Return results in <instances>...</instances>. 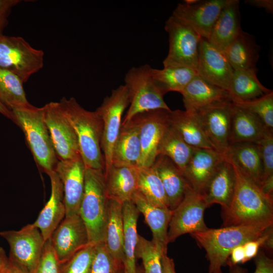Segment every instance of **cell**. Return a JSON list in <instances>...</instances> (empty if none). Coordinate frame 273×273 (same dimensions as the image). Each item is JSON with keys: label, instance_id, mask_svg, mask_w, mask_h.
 Returning <instances> with one entry per match:
<instances>
[{"label": "cell", "instance_id": "cell-50", "mask_svg": "<svg viewBox=\"0 0 273 273\" xmlns=\"http://www.w3.org/2000/svg\"><path fill=\"white\" fill-rule=\"evenodd\" d=\"M161 264L162 273H176L173 260L169 257L167 255V253L162 254Z\"/></svg>", "mask_w": 273, "mask_h": 273}, {"label": "cell", "instance_id": "cell-13", "mask_svg": "<svg viewBox=\"0 0 273 273\" xmlns=\"http://www.w3.org/2000/svg\"><path fill=\"white\" fill-rule=\"evenodd\" d=\"M227 0H187L179 3L172 16L208 39L212 28Z\"/></svg>", "mask_w": 273, "mask_h": 273}, {"label": "cell", "instance_id": "cell-34", "mask_svg": "<svg viewBox=\"0 0 273 273\" xmlns=\"http://www.w3.org/2000/svg\"><path fill=\"white\" fill-rule=\"evenodd\" d=\"M257 71L234 70L228 89L232 102L252 100L272 90L260 82L256 75Z\"/></svg>", "mask_w": 273, "mask_h": 273}, {"label": "cell", "instance_id": "cell-35", "mask_svg": "<svg viewBox=\"0 0 273 273\" xmlns=\"http://www.w3.org/2000/svg\"><path fill=\"white\" fill-rule=\"evenodd\" d=\"M197 75L196 70L179 66L163 67L162 69H151V76L156 86L165 95L169 92L180 93Z\"/></svg>", "mask_w": 273, "mask_h": 273}, {"label": "cell", "instance_id": "cell-10", "mask_svg": "<svg viewBox=\"0 0 273 273\" xmlns=\"http://www.w3.org/2000/svg\"><path fill=\"white\" fill-rule=\"evenodd\" d=\"M0 236L9 245V261L28 273H34L45 243L40 231L31 223L18 231L1 232Z\"/></svg>", "mask_w": 273, "mask_h": 273}, {"label": "cell", "instance_id": "cell-6", "mask_svg": "<svg viewBox=\"0 0 273 273\" xmlns=\"http://www.w3.org/2000/svg\"><path fill=\"white\" fill-rule=\"evenodd\" d=\"M148 64L131 68L125 74L124 84L129 96V108L121 125L140 113L156 110H171L164 101V94L155 84Z\"/></svg>", "mask_w": 273, "mask_h": 273}, {"label": "cell", "instance_id": "cell-42", "mask_svg": "<svg viewBox=\"0 0 273 273\" xmlns=\"http://www.w3.org/2000/svg\"><path fill=\"white\" fill-rule=\"evenodd\" d=\"M121 268L112 257L104 242L96 245L89 273H118Z\"/></svg>", "mask_w": 273, "mask_h": 273}, {"label": "cell", "instance_id": "cell-29", "mask_svg": "<svg viewBox=\"0 0 273 273\" xmlns=\"http://www.w3.org/2000/svg\"><path fill=\"white\" fill-rule=\"evenodd\" d=\"M223 52L234 70L257 69L260 47L248 32L242 30Z\"/></svg>", "mask_w": 273, "mask_h": 273}, {"label": "cell", "instance_id": "cell-15", "mask_svg": "<svg viewBox=\"0 0 273 273\" xmlns=\"http://www.w3.org/2000/svg\"><path fill=\"white\" fill-rule=\"evenodd\" d=\"M170 111L156 110L134 116L139 124L141 149L138 167H150L155 162L158 155L159 144L169 125L168 113Z\"/></svg>", "mask_w": 273, "mask_h": 273}, {"label": "cell", "instance_id": "cell-24", "mask_svg": "<svg viewBox=\"0 0 273 273\" xmlns=\"http://www.w3.org/2000/svg\"><path fill=\"white\" fill-rule=\"evenodd\" d=\"M235 173L230 160L225 158L218 165L203 194L208 207L219 204L223 211L231 203L235 187Z\"/></svg>", "mask_w": 273, "mask_h": 273}, {"label": "cell", "instance_id": "cell-14", "mask_svg": "<svg viewBox=\"0 0 273 273\" xmlns=\"http://www.w3.org/2000/svg\"><path fill=\"white\" fill-rule=\"evenodd\" d=\"M232 107V101H227L195 113L210 144L224 154L230 145Z\"/></svg>", "mask_w": 273, "mask_h": 273}, {"label": "cell", "instance_id": "cell-38", "mask_svg": "<svg viewBox=\"0 0 273 273\" xmlns=\"http://www.w3.org/2000/svg\"><path fill=\"white\" fill-rule=\"evenodd\" d=\"M138 169V190L152 205L168 208L161 180L153 166Z\"/></svg>", "mask_w": 273, "mask_h": 273}, {"label": "cell", "instance_id": "cell-12", "mask_svg": "<svg viewBox=\"0 0 273 273\" xmlns=\"http://www.w3.org/2000/svg\"><path fill=\"white\" fill-rule=\"evenodd\" d=\"M43 117L59 160L81 157L75 132L59 102L42 107Z\"/></svg>", "mask_w": 273, "mask_h": 273}, {"label": "cell", "instance_id": "cell-1", "mask_svg": "<svg viewBox=\"0 0 273 273\" xmlns=\"http://www.w3.org/2000/svg\"><path fill=\"white\" fill-rule=\"evenodd\" d=\"M228 158L233 166L236 180L230 205L222 212L223 226L273 222L272 197L265 194L259 186Z\"/></svg>", "mask_w": 273, "mask_h": 273}, {"label": "cell", "instance_id": "cell-3", "mask_svg": "<svg viewBox=\"0 0 273 273\" xmlns=\"http://www.w3.org/2000/svg\"><path fill=\"white\" fill-rule=\"evenodd\" d=\"M59 103L75 132L85 168L104 170L101 147L103 121L99 114L96 111L85 110L74 98L64 97Z\"/></svg>", "mask_w": 273, "mask_h": 273}, {"label": "cell", "instance_id": "cell-45", "mask_svg": "<svg viewBox=\"0 0 273 273\" xmlns=\"http://www.w3.org/2000/svg\"><path fill=\"white\" fill-rule=\"evenodd\" d=\"M255 257L256 268L254 273H273L272 259L269 258L262 251L258 253ZM230 267L229 273H246V271L243 269L236 265Z\"/></svg>", "mask_w": 273, "mask_h": 273}, {"label": "cell", "instance_id": "cell-30", "mask_svg": "<svg viewBox=\"0 0 273 273\" xmlns=\"http://www.w3.org/2000/svg\"><path fill=\"white\" fill-rule=\"evenodd\" d=\"M225 155L260 186L263 167L260 151L256 143H239L230 144Z\"/></svg>", "mask_w": 273, "mask_h": 273}, {"label": "cell", "instance_id": "cell-52", "mask_svg": "<svg viewBox=\"0 0 273 273\" xmlns=\"http://www.w3.org/2000/svg\"><path fill=\"white\" fill-rule=\"evenodd\" d=\"M8 264V257L3 248L0 246V270L6 268Z\"/></svg>", "mask_w": 273, "mask_h": 273}, {"label": "cell", "instance_id": "cell-17", "mask_svg": "<svg viewBox=\"0 0 273 273\" xmlns=\"http://www.w3.org/2000/svg\"><path fill=\"white\" fill-rule=\"evenodd\" d=\"M196 71L206 81L228 91L234 70L223 52L202 38Z\"/></svg>", "mask_w": 273, "mask_h": 273}, {"label": "cell", "instance_id": "cell-18", "mask_svg": "<svg viewBox=\"0 0 273 273\" xmlns=\"http://www.w3.org/2000/svg\"><path fill=\"white\" fill-rule=\"evenodd\" d=\"M85 167L81 157L59 160L55 171L64 189L66 215L79 214L85 186Z\"/></svg>", "mask_w": 273, "mask_h": 273}, {"label": "cell", "instance_id": "cell-36", "mask_svg": "<svg viewBox=\"0 0 273 273\" xmlns=\"http://www.w3.org/2000/svg\"><path fill=\"white\" fill-rule=\"evenodd\" d=\"M195 149L188 145L169 123L159 144L158 154L169 158L183 172Z\"/></svg>", "mask_w": 273, "mask_h": 273}, {"label": "cell", "instance_id": "cell-55", "mask_svg": "<svg viewBox=\"0 0 273 273\" xmlns=\"http://www.w3.org/2000/svg\"><path fill=\"white\" fill-rule=\"evenodd\" d=\"M136 273H144V272L143 269L139 268H136Z\"/></svg>", "mask_w": 273, "mask_h": 273}, {"label": "cell", "instance_id": "cell-37", "mask_svg": "<svg viewBox=\"0 0 273 273\" xmlns=\"http://www.w3.org/2000/svg\"><path fill=\"white\" fill-rule=\"evenodd\" d=\"M21 79L14 73L0 69V100L10 110L31 106Z\"/></svg>", "mask_w": 273, "mask_h": 273}, {"label": "cell", "instance_id": "cell-41", "mask_svg": "<svg viewBox=\"0 0 273 273\" xmlns=\"http://www.w3.org/2000/svg\"><path fill=\"white\" fill-rule=\"evenodd\" d=\"M96 245L89 243L70 259L59 263L60 273H89Z\"/></svg>", "mask_w": 273, "mask_h": 273}, {"label": "cell", "instance_id": "cell-47", "mask_svg": "<svg viewBox=\"0 0 273 273\" xmlns=\"http://www.w3.org/2000/svg\"><path fill=\"white\" fill-rule=\"evenodd\" d=\"M21 2L20 0H0V34L8 23L7 18L12 9Z\"/></svg>", "mask_w": 273, "mask_h": 273}, {"label": "cell", "instance_id": "cell-2", "mask_svg": "<svg viewBox=\"0 0 273 273\" xmlns=\"http://www.w3.org/2000/svg\"><path fill=\"white\" fill-rule=\"evenodd\" d=\"M272 224L270 222L208 228L191 235L206 252L209 262L208 273H222L221 267L227 263L235 247L258 238Z\"/></svg>", "mask_w": 273, "mask_h": 273}, {"label": "cell", "instance_id": "cell-8", "mask_svg": "<svg viewBox=\"0 0 273 273\" xmlns=\"http://www.w3.org/2000/svg\"><path fill=\"white\" fill-rule=\"evenodd\" d=\"M129 104L126 87L124 85H120L104 99L96 110L103 121L101 147L105 163L104 173L112 166L114 147L121 129L123 113Z\"/></svg>", "mask_w": 273, "mask_h": 273}, {"label": "cell", "instance_id": "cell-40", "mask_svg": "<svg viewBox=\"0 0 273 273\" xmlns=\"http://www.w3.org/2000/svg\"><path fill=\"white\" fill-rule=\"evenodd\" d=\"M164 253L152 241L139 235L135 256L142 260L144 273H162L161 258Z\"/></svg>", "mask_w": 273, "mask_h": 273}, {"label": "cell", "instance_id": "cell-19", "mask_svg": "<svg viewBox=\"0 0 273 273\" xmlns=\"http://www.w3.org/2000/svg\"><path fill=\"white\" fill-rule=\"evenodd\" d=\"M225 158V154L214 149L196 148L183 172L189 185L203 194L218 165Z\"/></svg>", "mask_w": 273, "mask_h": 273}, {"label": "cell", "instance_id": "cell-51", "mask_svg": "<svg viewBox=\"0 0 273 273\" xmlns=\"http://www.w3.org/2000/svg\"><path fill=\"white\" fill-rule=\"evenodd\" d=\"M0 113L5 116L9 118L16 123L14 115L9 109H8L0 100Z\"/></svg>", "mask_w": 273, "mask_h": 273}, {"label": "cell", "instance_id": "cell-46", "mask_svg": "<svg viewBox=\"0 0 273 273\" xmlns=\"http://www.w3.org/2000/svg\"><path fill=\"white\" fill-rule=\"evenodd\" d=\"M272 231V225L268 227L264 233L258 238L249 241L243 245L246 262L255 257L260 247H262L270 233Z\"/></svg>", "mask_w": 273, "mask_h": 273}, {"label": "cell", "instance_id": "cell-20", "mask_svg": "<svg viewBox=\"0 0 273 273\" xmlns=\"http://www.w3.org/2000/svg\"><path fill=\"white\" fill-rule=\"evenodd\" d=\"M48 175L51 179V194L32 225L37 228L47 241L66 215L63 184L54 171Z\"/></svg>", "mask_w": 273, "mask_h": 273}, {"label": "cell", "instance_id": "cell-54", "mask_svg": "<svg viewBox=\"0 0 273 273\" xmlns=\"http://www.w3.org/2000/svg\"><path fill=\"white\" fill-rule=\"evenodd\" d=\"M262 247L268 250L269 252L272 251L273 248V233L271 232L265 240Z\"/></svg>", "mask_w": 273, "mask_h": 273}, {"label": "cell", "instance_id": "cell-32", "mask_svg": "<svg viewBox=\"0 0 273 273\" xmlns=\"http://www.w3.org/2000/svg\"><path fill=\"white\" fill-rule=\"evenodd\" d=\"M168 121L190 146L195 148L214 149L206 137L195 113L186 110H171L168 113Z\"/></svg>", "mask_w": 273, "mask_h": 273}, {"label": "cell", "instance_id": "cell-23", "mask_svg": "<svg viewBox=\"0 0 273 273\" xmlns=\"http://www.w3.org/2000/svg\"><path fill=\"white\" fill-rule=\"evenodd\" d=\"M131 201L140 213L143 214L150 228L152 234L151 241L162 252L167 253L168 229L172 210L152 205L138 190L134 194Z\"/></svg>", "mask_w": 273, "mask_h": 273}, {"label": "cell", "instance_id": "cell-26", "mask_svg": "<svg viewBox=\"0 0 273 273\" xmlns=\"http://www.w3.org/2000/svg\"><path fill=\"white\" fill-rule=\"evenodd\" d=\"M152 166L161 180L168 208L173 210L183 199L189 184L182 171L164 155H158Z\"/></svg>", "mask_w": 273, "mask_h": 273}, {"label": "cell", "instance_id": "cell-48", "mask_svg": "<svg viewBox=\"0 0 273 273\" xmlns=\"http://www.w3.org/2000/svg\"><path fill=\"white\" fill-rule=\"evenodd\" d=\"M230 255V260L227 262L229 264L230 266L236 265L238 263H243L246 262L243 245L235 247L232 251Z\"/></svg>", "mask_w": 273, "mask_h": 273}, {"label": "cell", "instance_id": "cell-31", "mask_svg": "<svg viewBox=\"0 0 273 273\" xmlns=\"http://www.w3.org/2000/svg\"><path fill=\"white\" fill-rule=\"evenodd\" d=\"M122 213L123 270L124 273H136L135 250L139 237L137 221L140 212L130 201L122 204Z\"/></svg>", "mask_w": 273, "mask_h": 273}, {"label": "cell", "instance_id": "cell-28", "mask_svg": "<svg viewBox=\"0 0 273 273\" xmlns=\"http://www.w3.org/2000/svg\"><path fill=\"white\" fill-rule=\"evenodd\" d=\"M104 174L106 194L109 199L122 204L131 201L138 191V167L112 166Z\"/></svg>", "mask_w": 273, "mask_h": 273}, {"label": "cell", "instance_id": "cell-4", "mask_svg": "<svg viewBox=\"0 0 273 273\" xmlns=\"http://www.w3.org/2000/svg\"><path fill=\"white\" fill-rule=\"evenodd\" d=\"M109 200L104 170L86 168L79 215L86 226L90 243L97 244L104 241Z\"/></svg>", "mask_w": 273, "mask_h": 273}, {"label": "cell", "instance_id": "cell-11", "mask_svg": "<svg viewBox=\"0 0 273 273\" xmlns=\"http://www.w3.org/2000/svg\"><path fill=\"white\" fill-rule=\"evenodd\" d=\"M208 207L204 195L187 187L184 197L172 210L167 233L168 243L187 233L207 230L204 220V212Z\"/></svg>", "mask_w": 273, "mask_h": 273}, {"label": "cell", "instance_id": "cell-53", "mask_svg": "<svg viewBox=\"0 0 273 273\" xmlns=\"http://www.w3.org/2000/svg\"><path fill=\"white\" fill-rule=\"evenodd\" d=\"M5 273H28L9 261Z\"/></svg>", "mask_w": 273, "mask_h": 273}, {"label": "cell", "instance_id": "cell-39", "mask_svg": "<svg viewBox=\"0 0 273 273\" xmlns=\"http://www.w3.org/2000/svg\"><path fill=\"white\" fill-rule=\"evenodd\" d=\"M256 116L269 130L273 131V92L247 101L232 102Z\"/></svg>", "mask_w": 273, "mask_h": 273}, {"label": "cell", "instance_id": "cell-25", "mask_svg": "<svg viewBox=\"0 0 273 273\" xmlns=\"http://www.w3.org/2000/svg\"><path fill=\"white\" fill-rule=\"evenodd\" d=\"M238 0H227L211 30L208 41L224 50L242 30Z\"/></svg>", "mask_w": 273, "mask_h": 273}, {"label": "cell", "instance_id": "cell-57", "mask_svg": "<svg viewBox=\"0 0 273 273\" xmlns=\"http://www.w3.org/2000/svg\"><path fill=\"white\" fill-rule=\"evenodd\" d=\"M7 267L6 268L4 269L1 270H0V273H5Z\"/></svg>", "mask_w": 273, "mask_h": 273}, {"label": "cell", "instance_id": "cell-27", "mask_svg": "<svg viewBox=\"0 0 273 273\" xmlns=\"http://www.w3.org/2000/svg\"><path fill=\"white\" fill-rule=\"evenodd\" d=\"M268 129L256 116L233 103L230 145L239 143H256Z\"/></svg>", "mask_w": 273, "mask_h": 273}, {"label": "cell", "instance_id": "cell-49", "mask_svg": "<svg viewBox=\"0 0 273 273\" xmlns=\"http://www.w3.org/2000/svg\"><path fill=\"white\" fill-rule=\"evenodd\" d=\"M245 3L253 7L263 8L268 13L272 14V0H247Z\"/></svg>", "mask_w": 273, "mask_h": 273}, {"label": "cell", "instance_id": "cell-44", "mask_svg": "<svg viewBox=\"0 0 273 273\" xmlns=\"http://www.w3.org/2000/svg\"><path fill=\"white\" fill-rule=\"evenodd\" d=\"M34 273H60L59 263L49 239L45 241Z\"/></svg>", "mask_w": 273, "mask_h": 273}, {"label": "cell", "instance_id": "cell-33", "mask_svg": "<svg viewBox=\"0 0 273 273\" xmlns=\"http://www.w3.org/2000/svg\"><path fill=\"white\" fill-rule=\"evenodd\" d=\"M122 204L109 199L104 243L120 267L123 263Z\"/></svg>", "mask_w": 273, "mask_h": 273}, {"label": "cell", "instance_id": "cell-21", "mask_svg": "<svg viewBox=\"0 0 273 273\" xmlns=\"http://www.w3.org/2000/svg\"><path fill=\"white\" fill-rule=\"evenodd\" d=\"M180 94L185 110L193 113L211 105L231 101L227 90L208 83L198 74Z\"/></svg>", "mask_w": 273, "mask_h": 273}, {"label": "cell", "instance_id": "cell-56", "mask_svg": "<svg viewBox=\"0 0 273 273\" xmlns=\"http://www.w3.org/2000/svg\"><path fill=\"white\" fill-rule=\"evenodd\" d=\"M118 273H124V270H123V267L121 268L119 270Z\"/></svg>", "mask_w": 273, "mask_h": 273}, {"label": "cell", "instance_id": "cell-43", "mask_svg": "<svg viewBox=\"0 0 273 273\" xmlns=\"http://www.w3.org/2000/svg\"><path fill=\"white\" fill-rule=\"evenodd\" d=\"M256 144L259 148L262 163L261 183L273 176V131L268 129Z\"/></svg>", "mask_w": 273, "mask_h": 273}, {"label": "cell", "instance_id": "cell-9", "mask_svg": "<svg viewBox=\"0 0 273 273\" xmlns=\"http://www.w3.org/2000/svg\"><path fill=\"white\" fill-rule=\"evenodd\" d=\"M164 28L168 34L169 49L163 67L179 66L196 70L202 37L172 15L165 22Z\"/></svg>", "mask_w": 273, "mask_h": 273}, {"label": "cell", "instance_id": "cell-5", "mask_svg": "<svg viewBox=\"0 0 273 273\" xmlns=\"http://www.w3.org/2000/svg\"><path fill=\"white\" fill-rule=\"evenodd\" d=\"M11 111L39 168L48 175L55 170L59 160L44 120L42 107L31 105Z\"/></svg>", "mask_w": 273, "mask_h": 273}, {"label": "cell", "instance_id": "cell-22", "mask_svg": "<svg viewBox=\"0 0 273 273\" xmlns=\"http://www.w3.org/2000/svg\"><path fill=\"white\" fill-rule=\"evenodd\" d=\"M140 128L134 116L127 123L121 125L112 154V166L138 167L141 156Z\"/></svg>", "mask_w": 273, "mask_h": 273}, {"label": "cell", "instance_id": "cell-16", "mask_svg": "<svg viewBox=\"0 0 273 273\" xmlns=\"http://www.w3.org/2000/svg\"><path fill=\"white\" fill-rule=\"evenodd\" d=\"M49 239L59 263L89 243L86 226L79 214L65 216Z\"/></svg>", "mask_w": 273, "mask_h": 273}, {"label": "cell", "instance_id": "cell-7", "mask_svg": "<svg viewBox=\"0 0 273 273\" xmlns=\"http://www.w3.org/2000/svg\"><path fill=\"white\" fill-rule=\"evenodd\" d=\"M44 53L23 38L0 34V69L8 70L25 83L43 66Z\"/></svg>", "mask_w": 273, "mask_h": 273}]
</instances>
